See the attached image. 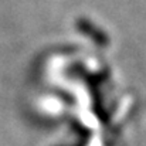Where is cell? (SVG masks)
I'll return each mask as SVG.
<instances>
[{
	"instance_id": "cell-1",
	"label": "cell",
	"mask_w": 146,
	"mask_h": 146,
	"mask_svg": "<svg viewBox=\"0 0 146 146\" xmlns=\"http://www.w3.org/2000/svg\"><path fill=\"white\" fill-rule=\"evenodd\" d=\"M77 27H78V30L84 31L85 34H90V37L95 38L97 41H102V40H104V36L101 34V31H98L90 21H87V20H84V19H82V20H78Z\"/></svg>"
}]
</instances>
